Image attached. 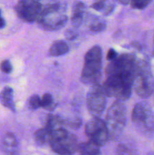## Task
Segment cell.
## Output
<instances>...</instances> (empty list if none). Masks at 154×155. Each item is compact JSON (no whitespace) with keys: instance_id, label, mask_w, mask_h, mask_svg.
<instances>
[{"instance_id":"cell-5","label":"cell","mask_w":154,"mask_h":155,"mask_svg":"<svg viewBox=\"0 0 154 155\" xmlns=\"http://www.w3.org/2000/svg\"><path fill=\"white\" fill-rule=\"evenodd\" d=\"M133 89L141 98H147L154 92L153 77L147 61L137 60Z\"/></svg>"},{"instance_id":"cell-9","label":"cell","mask_w":154,"mask_h":155,"mask_svg":"<svg viewBox=\"0 0 154 155\" xmlns=\"http://www.w3.org/2000/svg\"><path fill=\"white\" fill-rule=\"evenodd\" d=\"M43 9L39 2L33 0H23L18 2L15 6L17 15L22 21L27 23L37 22Z\"/></svg>"},{"instance_id":"cell-28","label":"cell","mask_w":154,"mask_h":155,"mask_svg":"<svg viewBox=\"0 0 154 155\" xmlns=\"http://www.w3.org/2000/svg\"><path fill=\"white\" fill-rule=\"evenodd\" d=\"M104 15H110L112 12H113V5H108V6L105 5V8H104Z\"/></svg>"},{"instance_id":"cell-18","label":"cell","mask_w":154,"mask_h":155,"mask_svg":"<svg viewBox=\"0 0 154 155\" xmlns=\"http://www.w3.org/2000/svg\"><path fill=\"white\" fill-rule=\"evenodd\" d=\"M116 155H137V152L131 145L120 144L116 148Z\"/></svg>"},{"instance_id":"cell-27","label":"cell","mask_w":154,"mask_h":155,"mask_svg":"<svg viewBox=\"0 0 154 155\" xmlns=\"http://www.w3.org/2000/svg\"><path fill=\"white\" fill-rule=\"evenodd\" d=\"M91 8L96 11H101L105 8V2L104 1H99L96 2L91 5Z\"/></svg>"},{"instance_id":"cell-17","label":"cell","mask_w":154,"mask_h":155,"mask_svg":"<svg viewBox=\"0 0 154 155\" xmlns=\"http://www.w3.org/2000/svg\"><path fill=\"white\" fill-rule=\"evenodd\" d=\"M34 138L36 144L39 146L50 145L51 141V133L44 127L35 132Z\"/></svg>"},{"instance_id":"cell-19","label":"cell","mask_w":154,"mask_h":155,"mask_svg":"<svg viewBox=\"0 0 154 155\" xmlns=\"http://www.w3.org/2000/svg\"><path fill=\"white\" fill-rule=\"evenodd\" d=\"M106 23L104 21H95L92 22V24L90 25L91 31L95 32V33H98V32L104 31L106 29Z\"/></svg>"},{"instance_id":"cell-2","label":"cell","mask_w":154,"mask_h":155,"mask_svg":"<svg viewBox=\"0 0 154 155\" xmlns=\"http://www.w3.org/2000/svg\"><path fill=\"white\" fill-rule=\"evenodd\" d=\"M102 49L99 45L91 48L85 55V61L82 71V81L85 84L100 83L102 70Z\"/></svg>"},{"instance_id":"cell-23","label":"cell","mask_w":154,"mask_h":155,"mask_svg":"<svg viewBox=\"0 0 154 155\" xmlns=\"http://www.w3.org/2000/svg\"><path fill=\"white\" fill-rule=\"evenodd\" d=\"M0 69L5 74H10L12 71L11 63L8 60H4L0 64Z\"/></svg>"},{"instance_id":"cell-21","label":"cell","mask_w":154,"mask_h":155,"mask_svg":"<svg viewBox=\"0 0 154 155\" xmlns=\"http://www.w3.org/2000/svg\"><path fill=\"white\" fill-rule=\"evenodd\" d=\"M29 107L32 110H36L41 107V98L38 95H33L29 100Z\"/></svg>"},{"instance_id":"cell-20","label":"cell","mask_w":154,"mask_h":155,"mask_svg":"<svg viewBox=\"0 0 154 155\" xmlns=\"http://www.w3.org/2000/svg\"><path fill=\"white\" fill-rule=\"evenodd\" d=\"M54 102L52 95L50 93H45L41 98V107L48 108L50 106H51Z\"/></svg>"},{"instance_id":"cell-3","label":"cell","mask_w":154,"mask_h":155,"mask_svg":"<svg viewBox=\"0 0 154 155\" xmlns=\"http://www.w3.org/2000/svg\"><path fill=\"white\" fill-rule=\"evenodd\" d=\"M110 140L121 136L126 125V109L121 101H116L109 107L104 120Z\"/></svg>"},{"instance_id":"cell-25","label":"cell","mask_w":154,"mask_h":155,"mask_svg":"<svg viewBox=\"0 0 154 155\" xmlns=\"http://www.w3.org/2000/svg\"><path fill=\"white\" fill-rule=\"evenodd\" d=\"M118 57L117 52L116 51V50L113 49V48H110L107 51V59L109 61H112L115 60L116 58Z\"/></svg>"},{"instance_id":"cell-7","label":"cell","mask_w":154,"mask_h":155,"mask_svg":"<svg viewBox=\"0 0 154 155\" xmlns=\"http://www.w3.org/2000/svg\"><path fill=\"white\" fill-rule=\"evenodd\" d=\"M49 145L52 151L59 155H72L79 148L77 137L66 129L51 133Z\"/></svg>"},{"instance_id":"cell-24","label":"cell","mask_w":154,"mask_h":155,"mask_svg":"<svg viewBox=\"0 0 154 155\" xmlns=\"http://www.w3.org/2000/svg\"><path fill=\"white\" fill-rule=\"evenodd\" d=\"M65 37L67 40H73L77 37V33L72 29H68L64 33Z\"/></svg>"},{"instance_id":"cell-26","label":"cell","mask_w":154,"mask_h":155,"mask_svg":"<svg viewBox=\"0 0 154 155\" xmlns=\"http://www.w3.org/2000/svg\"><path fill=\"white\" fill-rule=\"evenodd\" d=\"M68 124H69V125L72 128L78 129L81 127L82 120L79 119V118L77 117V118H75V119H73V120H71L70 121H69V122H68Z\"/></svg>"},{"instance_id":"cell-10","label":"cell","mask_w":154,"mask_h":155,"mask_svg":"<svg viewBox=\"0 0 154 155\" xmlns=\"http://www.w3.org/2000/svg\"><path fill=\"white\" fill-rule=\"evenodd\" d=\"M87 106L93 117L100 118L106 108V95L100 88V83L94 86L93 90L88 94Z\"/></svg>"},{"instance_id":"cell-22","label":"cell","mask_w":154,"mask_h":155,"mask_svg":"<svg viewBox=\"0 0 154 155\" xmlns=\"http://www.w3.org/2000/svg\"><path fill=\"white\" fill-rule=\"evenodd\" d=\"M130 3H131V5L133 8L141 10V9L145 8L150 3V1H146V0H135V1L131 2Z\"/></svg>"},{"instance_id":"cell-6","label":"cell","mask_w":154,"mask_h":155,"mask_svg":"<svg viewBox=\"0 0 154 155\" xmlns=\"http://www.w3.org/2000/svg\"><path fill=\"white\" fill-rule=\"evenodd\" d=\"M131 118L139 133L147 137L153 135L154 115L147 103L143 101L136 104L133 108Z\"/></svg>"},{"instance_id":"cell-13","label":"cell","mask_w":154,"mask_h":155,"mask_svg":"<svg viewBox=\"0 0 154 155\" xmlns=\"http://www.w3.org/2000/svg\"><path fill=\"white\" fill-rule=\"evenodd\" d=\"M85 8V5L82 2H77L74 4L71 22L75 27H79L82 23Z\"/></svg>"},{"instance_id":"cell-16","label":"cell","mask_w":154,"mask_h":155,"mask_svg":"<svg viewBox=\"0 0 154 155\" xmlns=\"http://www.w3.org/2000/svg\"><path fill=\"white\" fill-rule=\"evenodd\" d=\"M68 51H69V45L63 40L54 41L49 48L50 54L54 57L63 55L66 54Z\"/></svg>"},{"instance_id":"cell-4","label":"cell","mask_w":154,"mask_h":155,"mask_svg":"<svg viewBox=\"0 0 154 155\" xmlns=\"http://www.w3.org/2000/svg\"><path fill=\"white\" fill-rule=\"evenodd\" d=\"M67 21L66 5L60 3H52L43 7L37 23L46 30L61 29Z\"/></svg>"},{"instance_id":"cell-1","label":"cell","mask_w":154,"mask_h":155,"mask_svg":"<svg viewBox=\"0 0 154 155\" xmlns=\"http://www.w3.org/2000/svg\"><path fill=\"white\" fill-rule=\"evenodd\" d=\"M137 58L132 54H122L109 63L105 69L106 80L100 88L103 93L117 101L130 98L134 84Z\"/></svg>"},{"instance_id":"cell-8","label":"cell","mask_w":154,"mask_h":155,"mask_svg":"<svg viewBox=\"0 0 154 155\" xmlns=\"http://www.w3.org/2000/svg\"><path fill=\"white\" fill-rule=\"evenodd\" d=\"M85 132L89 141L99 147L105 145L110 140L104 121L101 118L93 117L89 120L85 127Z\"/></svg>"},{"instance_id":"cell-14","label":"cell","mask_w":154,"mask_h":155,"mask_svg":"<svg viewBox=\"0 0 154 155\" xmlns=\"http://www.w3.org/2000/svg\"><path fill=\"white\" fill-rule=\"evenodd\" d=\"M13 97V89L11 87H5L0 92V103L4 107H8L11 110H14L15 105Z\"/></svg>"},{"instance_id":"cell-29","label":"cell","mask_w":154,"mask_h":155,"mask_svg":"<svg viewBox=\"0 0 154 155\" xmlns=\"http://www.w3.org/2000/svg\"><path fill=\"white\" fill-rule=\"evenodd\" d=\"M5 26V21L4 20V18L2 17V11L0 9V29L3 28V27Z\"/></svg>"},{"instance_id":"cell-12","label":"cell","mask_w":154,"mask_h":155,"mask_svg":"<svg viewBox=\"0 0 154 155\" xmlns=\"http://www.w3.org/2000/svg\"><path fill=\"white\" fill-rule=\"evenodd\" d=\"M45 128H46L51 133L64 130L66 129L65 120L57 115H49L46 119Z\"/></svg>"},{"instance_id":"cell-15","label":"cell","mask_w":154,"mask_h":155,"mask_svg":"<svg viewBox=\"0 0 154 155\" xmlns=\"http://www.w3.org/2000/svg\"><path fill=\"white\" fill-rule=\"evenodd\" d=\"M100 148L101 147L88 140L79 145V155H101Z\"/></svg>"},{"instance_id":"cell-30","label":"cell","mask_w":154,"mask_h":155,"mask_svg":"<svg viewBox=\"0 0 154 155\" xmlns=\"http://www.w3.org/2000/svg\"><path fill=\"white\" fill-rule=\"evenodd\" d=\"M152 54L154 56V41H153V50H152Z\"/></svg>"},{"instance_id":"cell-11","label":"cell","mask_w":154,"mask_h":155,"mask_svg":"<svg viewBox=\"0 0 154 155\" xmlns=\"http://www.w3.org/2000/svg\"><path fill=\"white\" fill-rule=\"evenodd\" d=\"M2 148L6 155H18V142L13 133H6L2 139Z\"/></svg>"}]
</instances>
